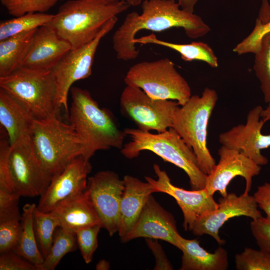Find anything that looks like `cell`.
Returning <instances> with one entry per match:
<instances>
[{"mask_svg":"<svg viewBox=\"0 0 270 270\" xmlns=\"http://www.w3.org/2000/svg\"><path fill=\"white\" fill-rule=\"evenodd\" d=\"M124 189L120 204L118 233L120 239L124 237L138 221L150 195L156 192L153 186L132 176H124Z\"/></svg>","mask_w":270,"mask_h":270,"instance_id":"20","label":"cell"},{"mask_svg":"<svg viewBox=\"0 0 270 270\" xmlns=\"http://www.w3.org/2000/svg\"><path fill=\"white\" fill-rule=\"evenodd\" d=\"M50 212L58 227L74 232L84 227L101 225L86 190L62 202Z\"/></svg>","mask_w":270,"mask_h":270,"instance_id":"21","label":"cell"},{"mask_svg":"<svg viewBox=\"0 0 270 270\" xmlns=\"http://www.w3.org/2000/svg\"><path fill=\"white\" fill-rule=\"evenodd\" d=\"M110 264L108 262L105 260H100L96 265L97 270H107L110 269Z\"/></svg>","mask_w":270,"mask_h":270,"instance_id":"44","label":"cell"},{"mask_svg":"<svg viewBox=\"0 0 270 270\" xmlns=\"http://www.w3.org/2000/svg\"><path fill=\"white\" fill-rule=\"evenodd\" d=\"M30 138L36 158L52 179L83 155L84 146L72 126L62 122L59 115L34 120Z\"/></svg>","mask_w":270,"mask_h":270,"instance_id":"5","label":"cell"},{"mask_svg":"<svg viewBox=\"0 0 270 270\" xmlns=\"http://www.w3.org/2000/svg\"><path fill=\"white\" fill-rule=\"evenodd\" d=\"M254 54V70L260 82L264 100L268 104L270 103V33L263 38Z\"/></svg>","mask_w":270,"mask_h":270,"instance_id":"29","label":"cell"},{"mask_svg":"<svg viewBox=\"0 0 270 270\" xmlns=\"http://www.w3.org/2000/svg\"><path fill=\"white\" fill-rule=\"evenodd\" d=\"M77 246L74 232L57 228L52 246L39 270H54L62 258L68 253L75 250Z\"/></svg>","mask_w":270,"mask_h":270,"instance_id":"27","label":"cell"},{"mask_svg":"<svg viewBox=\"0 0 270 270\" xmlns=\"http://www.w3.org/2000/svg\"><path fill=\"white\" fill-rule=\"evenodd\" d=\"M34 120L22 106L0 88V124L8 134L10 146L30 137Z\"/></svg>","mask_w":270,"mask_h":270,"instance_id":"23","label":"cell"},{"mask_svg":"<svg viewBox=\"0 0 270 270\" xmlns=\"http://www.w3.org/2000/svg\"><path fill=\"white\" fill-rule=\"evenodd\" d=\"M72 49L70 44L50 26L36 30L20 68L37 71L52 70Z\"/></svg>","mask_w":270,"mask_h":270,"instance_id":"19","label":"cell"},{"mask_svg":"<svg viewBox=\"0 0 270 270\" xmlns=\"http://www.w3.org/2000/svg\"><path fill=\"white\" fill-rule=\"evenodd\" d=\"M130 6H136L142 4L143 0H125Z\"/></svg>","mask_w":270,"mask_h":270,"instance_id":"45","label":"cell"},{"mask_svg":"<svg viewBox=\"0 0 270 270\" xmlns=\"http://www.w3.org/2000/svg\"><path fill=\"white\" fill-rule=\"evenodd\" d=\"M20 196L15 192L0 190V215L18 212Z\"/></svg>","mask_w":270,"mask_h":270,"instance_id":"39","label":"cell"},{"mask_svg":"<svg viewBox=\"0 0 270 270\" xmlns=\"http://www.w3.org/2000/svg\"><path fill=\"white\" fill-rule=\"evenodd\" d=\"M124 181L114 172L100 171L88 178L86 191L101 222L110 236L118 232Z\"/></svg>","mask_w":270,"mask_h":270,"instance_id":"12","label":"cell"},{"mask_svg":"<svg viewBox=\"0 0 270 270\" xmlns=\"http://www.w3.org/2000/svg\"><path fill=\"white\" fill-rule=\"evenodd\" d=\"M0 190L15 192L12 181L8 166L10 144L5 130L0 126Z\"/></svg>","mask_w":270,"mask_h":270,"instance_id":"36","label":"cell"},{"mask_svg":"<svg viewBox=\"0 0 270 270\" xmlns=\"http://www.w3.org/2000/svg\"><path fill=\"white\" fill-rule=\"evenodd\" d=\"M126 85L142 90L150 98L172 100L184 105L192 96L187 81L168 58L144 61L132 66L124 78Z\"/></svg>","mask_w":270,"mask_h":270,"instance_id":"8","label":"cell"},{"mask_svg":"<svg viewBox=\"0 0 270 270\" xmlns=\"http://www.w3.org/2000/svg\"><path fill=\"white\" fill-rule=\"evenodd\" d=\"M118 16L110 20L91 41L75 49H71L52 70L58 88V102L68 118V95L72 84L88 78L92 74L94 56L102 38L110 32L118 22Z\"/></svg>","mask_w":270,"mask_h":270,"instance_id":"9","label":"cell"},{"mask_svg":"<svg viewBox=\"0 0 270 270\" xmlns=\"http://www.w3.org/2000/svg\"><path fill=\"white\" fill-rule=\"evenodd\" d=\"M0 88L22 106L35 120L59 115L58 88L52 70L18 68L0 76Z\"/></svg>","mask_w":270,"mask_h":270,"instance_id":"6","label":"cell"},{"mask_svg":"<svg viewBox=\"0 0 270 270\" xmlns=\"http://www.w3.org/2000/svg\"><path fill=\"white\" fill-rule=\"evenodd\" d=\"M34 224L40 250L44 258L52 246L58 222L50 212L40 211L36 206L34 212Z\"/></svg>","mask_w":270,"mask_h":270,"instance_id":"30","label":"cell"},{"mask_svg":"<svg viewBox=\"0 0 270 270\" xmlns=\"http://www.w3.org/2000/svg\"><path fill=\"white\" fill-rule=\"evenodd\" d=\"M120 106L138 128L162 132L172 128L173 114L179 104L175 100L152 98L140 88L126 85L120 96Z\"/></svg>","mask_w":270,"mask_h":270,"instance_id":"10","label":"cell"},{"mask_svg":"<svg viewBox=\"0 0 270 270\" xmlns=\"http://www.w3.org/2000/svg\"><path fill=\"white\" fill-rule=\"evenodd\" d=\"M70 92L68 119L82 143V156L90 160L98 150L122 149L126 135L110 112L101 108L86 90L72 86Z\"/></svg>","mask_w":270,"mask_h":270,"instance_id":"3","label":"cell"},{"mask_svg":"<svg viewBox=\"0 0 270 270\" xmlns=\"http://www.w3.org/2000/svg\"><path fill=\"white\" fill-rule=\"evenodd\" d=\"M262 109L261 106H254L248 112L245 124L233 126L218 136L222 146L242 153L260 166L268 162L261 150L270 147V134L262 132L266 123L261 117Z\"/></svg>","mask_w":270,"mask_h":270,"instance_id":"13","label":"cell"},{"mask_svg":"<svg viewBox=\"0 0 270 270\" xmlns=\"http://www.w3.org/2000/svg\"><path fill=\"white\" fill-rule=\"evenodd\" d=\"M0 270H38L36 267L14 250L0 254Z\"/></svg>","mask_w":270,"mask_h":270,"instance_id":"38","label":"cell"},{"mask_svg":"<svg viewBox=\"0 0 270 270\" xmlns=\"http://www.w3.org/2000/svg\"><path fill=\"white\" fill-rule=\"evenodd\" d=\"M219 160L209 174L207 175L206 189L213 196L218 192L225 197L227 187L235 177L240 176L246 180L244 193L250 191L252 178L260 172L262 167L242 153L222 146L218 149Z\"/></svg>","mask_w":270,"mask_h":270,"instance_id":"15","label":"cell"},{"mask_svg":"<svg viewBox=\"0 0 270 270\" xmlns=\"http://www.w3.org/2000/svg\"><path fill=\"white\" fill-rule=\"evenodd\" d=\"M218 96L216 90L204 89L200 96H192L182 106H178L172 117V128L192 149L202 171L208 175L216 161L207 146L210 118L216 105Z\"/></svg>","mask_w":270,"mask_h":270,"instance_id":"7","label":"cell"},{"mask_svg":"<svg viewBox=\"0 0 270 270\" xmlns=\"http://www.w3.org/2000/svg\"><path fill=\"white\" fill-rule=\"evenodd\" d=\"M198 0H178V3L184 10L194 13V6Z\"/></svg>","mask_w":270,"mask_h":270,"instance_id":"42","label":"cell"},{"mask_svg":"<svg viewBox=\"0 0 270 270\" xmlns=\"http://www.w3.org/2000/svg\"><path fill=\"white\" fill-rule=\"evenodd\" d=\"M262 118L265 122L270 121V103L265 108H263L261 113Z\"/></svg>","mask_w":270,"mask_h":270,"instance_id":"43","label":"cell"},{"mask_svg":"<svg viewBox=\"0 0 270 270\" xmlns=\"http://www.w3.org/2000/svg\"><path fill=\"white\" fill-rule=\"evenodd\" d=\"M147 242L150 248L152 249L154 255L156 256V263L154 269L162 270V260L166 262L170 263L168 260L161 246L156 242L152 240V239L147 238Z\"/></svg>","mask_w":270,"mask_h":270,"instance_id":"41","label":"cell"},{"mask_svg":"<svg viewBox=\"0 0 270 270\" xmlns=\"http://www.w3.org/2000/svg\"><path fill=\"white\" fill-rule=\"evenodd\" d=\"M124 130L130 140L121 149L124 156L132 159L142 151L152 152L182 169L189 178L192 190L205 188L207 175L200 170L192 149L172 128L158 134L139 128H128Z\"/></svg>","mask_w":270,"mask_h":270,"instance_id":"4","label":"cell"},{"mask_svg":"<svg viewBox=\"0 0 270 270\" xmlns=\"http://www.w3.org/2000/svg\"><path fill=\"white\" fill-rule=\"evenodd\" d=\"M258 204L254 196L242 194L237 196L229 193L219 200L218 208L199 217L195 222L191 230L198 236L208 234L220 244H224L225 240L219 236V230L230 218L244 216L252 220L262 216L258 210Z\"/></svg>","mask_w":270,"mask_h":270,"instance_id":"14","label":"cell"},{"mask_svg":"<svg viewBox=\"0 0 270 270\" xmlns=\"http://www.w3.org/2000/svg\"><path fill=\"white\" fill-rule=\"evenodd\" d=\"M54 15L40 12L28 13L1 21L0 40L46 25L52 20Z\"/></svg>","mask_w":270,"mask_h":270,"instance_id":"28","label":"cell"},{"mask_svg":"<svg viewBox=\"0 0 270 270\" xmlns=\"http://www.w3.org/2000/svg\"><path fill=\"white\" fill-rule=\"evenodd\" d=\"M157 178L146 176L156 192L166 194L173 197L180 207L184 216V229L191 230L195 222L200 216L216 209L218 203L206 188L188 190L174 186L166 171L157 164L153 166Z\"/></svg>","mask_w":270,"mask_h":270,"instance_id":"16","label":"cell"},{"mask_svg":"<svg viewBox=\"0 0 270 270\" xmlns=\"http://www.w3.org/2000/svg\"><path fill=\"white\" fill-rule=\"evenodd\" d=\"M20 213L0 217V254L15 250L21 233Z\"/></svg>","mask_w":270,"mask_h":270,"instance_id":"31","label":"cell"},{"mask_svg":"<svg viewBox=\"0 0 270 270\" xmlns=\"http://www.w3.org/2000/svg\"><path fill=\"white\" fill-rule=\"evenodd\" d=\"M251 232L260 250L270 254V216H260L250 223Z\"/></svg>","mask_w":270,"mask_h":270,"instance_id":"37","label":"cell"},{"mask_svg":"<svg viewBox=\"0 0 270 270\" xmlns=\"http://www.w3.org/2000/svg\"><path fill=\"white\" fill-rule=\"evenodd\" d=\"M101 228L100 224H95L80 228L74 232L78 246L87 264L92 261L94 254L98 248V236Z\"/></svg>","mask_w":270,"mask_h":270,"instance_id":"35","label":"cell"},{"mask_svg":"<svg viewBox=\"0 0 270 270\" xmlns=\"http://www.w3.org/2000/svg\"><path fill=\"white\" fill-rule=\"evenodd\" d=\"M134 44H154L173 50L180 55L182 60L191 62L194 60H201L208 64L210 67L218 66V58L212 48L207 44L201 42H193L190 44H180L170 42L157 38L154 34L135 38Z\"/></svg>","mask_w":270,"mask_h":270,"instance_id":"24","label":"cell"},{"mask_svg":"<svg viewBox=\"0 0 270 270\" xmlns=\"http://www.w3.org/2000/svg\"><path fill=\"white\" fill-rule=\"evenodd\" d=\"M254 196L258 207L270 216V183L264 182L258 186Z\"/></svg>","mask_w":270,"mask_h":270,"instance_id":"40","label":"cell"},{"mask_svg":"<svg viewBox=\"0 0 270 270\" xmlns=\"http://www.w3.org/2000/svg\"><path fill=\"white\" fill-rule=\"evenodd\" d=\"M130 6L125 0H69L46 25L75 49L92 40L110 20Z\"/></svg>","mask_w":270,"mask_h":270,"instance_id":"2","label":"cell"},{"mask_svg":"<svg viewBox=\"0 0 270 270\" xmlns=\"http://www.w3.org/2000/svg\"><path fill=\"white\" fill-rule=\"evenodd\" d=\"M36 30L0 40V76H6L20 68Z\"/></svg>","mask_w":270,"mask_h":270,"instance_id":"25","label":"cell"},{"mask_svg":"<svg viewBox=\"0 0 270 270\" xmlns=\"http://www.w3.org/2000/svg\"><path fill=\"white\" fill-rule=\"evenodd\" d=\"M180 235L174 216L150 195L136 224L121 240L127 242L139 238L160 240L178 248Z\"/></svg>","mask_w":270,"mask_h":270,"instance_id":"18","label":"cell"},{"mask_svg":"<svg viewBox=\"0 0 270 270\" xmlns=\"http://www.w3.org/2000/svg\"><path fill=\"white\" fill-rule=\"evenodd\" d=\"M36 206L32 203L26 204L23 206L20 239L14 252L35 265L39 270L44 258L38 248L34 228V212Z\"/></svg>","mask_w":270,"mask_h":270,"instance_id":"26","label":"cell"},{"mask_svg":"<svg viewBox=\"0 0 270 270\" xmlns=\"http://www.w3.org/2000/svg\"><path fill=\"white\" fill-rule=\"evenodd\" d=\"M238 270H270V254L246 248L234 256Z\"/></svg>","mask_w":270,"mask_h":270,"instance_id":"34","label":"cell"},{"mask_svg":"<svg viewBox=\"0 0 270 270\" xmlns=\"http://www.w3.org/2000/svg\"><path fill=\"white\" fill-rule=\"evenodd\" d=\"M62 0H0L8 13L17 17L28 13H45Z\"/></svg>","mask_w":270,"mask_h":270,"instance_id":"33","label":"cell"},{"mask_svg":"<svg viewBox=\"0 0 270 270\" xmlns=\"http://www.w3.org/2000/svg\"><path fill=\"white\" fill-rule=\"evenodd\" d=\"M270 33V16L259 14L252 32L233 49L238 55L255 54L259 50L263 38Z\"/></svg>","mask_w":270,"mask_h":270,"instance_id":"32","label":"cell"},{"mask_svg":"<svg viewBox=\"0 0 270 270\" xmlns=\"http://www.w3.org/2000/svg\"><path fill=\"white\" fill-rule=\"evenodd\" d=\"M141 8L140 14L128 13L112 36V47L118 60H133L138 56L139 50L133 40L141 30L160 32L180 28L188 37L193 39L210 31L200 16L182 10L175 0H144Z\"/></svg>","mask_w":270,"mask_h":270,"instance_id":"1","label":"cell"},{"mask_svg":"<svg viewBox=\"0 0 270 270\" xmlns=\"http://www.w3.org/2000/svg\"><path fill=\"white\" fill-rule=\"evenodd\" d=\"M178 248L182 252L180 270H226L228 268V253L221 246L214 252H210L200 246L198 240L186 239L180 235Z\"/></svg>","mask_w":270,"mask_h":270,"instance_id":"22","label":"cell"},{"mask_svg":"<svg viewBox=\"0 0 270 270\" xmlns=\"http://www.w3.org/2000/svg\"><path fill=\"white\" fill-rule=\"evenodd\" d=\"M90 160L80 156L60 174L52 178L44 192L40 196L36 208L50 212L68 198L86 191L88 175L92 170Z\"/></svg>","mask_w":270,"mask_h":270,"instance_id":"17","label":"cell"},{"mask_svg":"<svg viewBox=\"0 0 270 270\" xmlns=\"http://www.w3.org/2000/svg\"><path fill=\"white\" fill-rule=\"evenodd\" d=\"M8 166L14 190L20 196H40L52 180L36 158L30 137L10 146Z\"/></svg>","mask_w":270,"mask_h":270,"instance_id":"11","label":"cell"}]
</instances>
